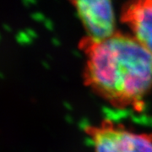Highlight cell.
<instances>
[{
	"label": "cell",
	"instance_id": "6da1fadb",
	"mask_svg": "<svg viewBox=\"0 0 152 152\" xmlns=\"http://www.w3.org/2000/svg\"><path fill=\"white\" fill-rule=\"evenodd\" d=\"M84 83L116 108L139 111L152 89V54L132 35L117 31L103 40L85 37Z\"/></svg>",
	"mask_w": 152,
	"mask_h": 152
},
{
	"label": "cell",
	"instance_id": "7a4b0ae2",
	"mask_svg": "<svg viewBox=\"0 0 152 152\" xmlns=\"http://www.w3.org/2000/svg\"><path fill=\"white\" fill-rule=\"evenodd\" d=\"M85 131L96 152H152V134L134 132L105 120Z\"/></svg>",
	"mask_w": 152,
	"mask_h": 152
},
{
	"label": "cell",
	"instance_id": "3957f363",
	"mask_svg": "<svg viewBox=\"0 0 152 152\" xmlns=\"http://www.w3.org/2000/svg\"><path fill=\"white\" fill-rule=\"evenodd\" d=\"M71 4L83 24L87 37L103 40L118 31L115 12L110 1L82 0L72 1Z\"/></svg>",
	"mask_w": 152,
	"mask_h": 152
},
{
	"label": "cell",
	"instance_id": "277c9868",
	"mask_svg": "<svg viewBox=\"0 0 152 152\" xmlns=\"http://www.w3.org/2000/svg\"><path fill=\"white\" fill-rule=\"evenodd\" d=\"M121 20L131 35L152 54V0L126 3L122 8Z\"/></svg>",
	"mask_w": 152,
	"mask_h": 152
},
{
	"label": "cell",
	"instance_id": "5b68a950",
	"mask_svg": "<svg viewBox=\"0 0 152 152\" xmlns=\"http://www.w3.org/2000/svg\"><path fill=\"white\" fill-rule=\"evenodd\" d=\"M4 30L8 31H11L10 27L9 26H7V25H4Z\"/></svg>",
	"mask_w": 152,
	"mask_h": 152
},
{
	"label": "cell",
	"instance_id": "8992f818",
	"mask_svg": "<svg viewBox=\"0 0 152 152\" xmlns=\"http://www.w3.org/2000/svg\"><path fill=\"white\" fill-rule=\"evenodd\" d=\"M0 78H1V79H3V78H4V75H3V74H2L1 72H0Z\"/></svg>",
	"mask_w": 152,
	"mask_h": 152
}]
</instances>
